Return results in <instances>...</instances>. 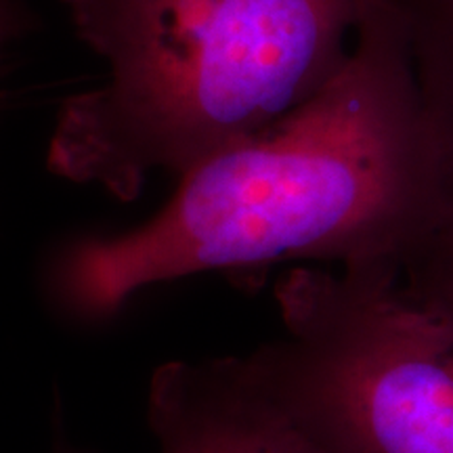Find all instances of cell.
Here are the masks:
<instances>
[{
    "instance_id": "obj_1",
    "label": "cell",
    "mask_w": 453,
    "mask_h": 453,
    "mask_svg": "<svg viewBox=\"0 0 453 453\" xmlns=\"http://www.w3.org/2000/svg\"><path fill=\"white\" fill-rule=\"evenodd\" d=\"M451 196L403 32L387 0H372L347 65L313 101L185 173L147 223L67 243L49 290L97 321L143 288L203 271L401 263Z\"/></svg>"
},
{
    "instance_id": "obj_2",
    "label": "cell",
    "mask_w": 453,
    "mask_h": 453,
    "mask_svg": "<svg viewBox=\"0 0 453 453\" xmlns=\"http://www.w3.org/2000/svg\"><path fill=\"white\" fill-rule=\"evenodd\" d=\"M99 81L61 107L50 173L133 200L313 101L372 0H61Z\"/></svg>"
},
{
    "instance_id": "obj_3",
    "label": "cell",
    "mask_w": 453,
    "mask_h": 453,
    "mask_svg": "<svg viewBox=\"0 0 453 453\" xmlns=\"http://www.w3.org/2000/svg\"><path fill=\"white\" fill-rule=\"evenodd\" d=\"M283 334L254 350L267 387L319 453H453V315L399 263L288 271Z\"/></svg>"
},
{
    "instance_id": "obj_4",
    "label": "cell",
    "mask_w": 453,
    "mask_h": 453,
    "mask_svg": "<svg viewBox=\"0 0 453 453\" xmlns=\"http://www.w3.org/2000/svg\"><path fill=\"white\" fill-rule=\"evenodd\" d=\"M147 418L160 453H319L248 355L162 365Z\"/></svg>"
},
{
    "instance_id": "obj_5",
    "label": "cell",
    "mask_w": 453,
    "mask_h": 453,
    "mask_svg": "<svg viewBox=\"0 0 453 453\" xmlns=\"http://www.w3.org/2000/svg\"><path fill=\"white\" fill-rule=\"evenodd\" d=\"M403 32L426 124L453 170V0H387Z\"/></svg>"
},
{
    "instance_id": "obj_6",
    "label": "cell",
    "mask_w": 453,
    "mask_h": 453,
    "mask_svg": "<svg viewBox=\"0 0 453 453\" xmlns=\"http://www.w3.org/2000/svg\"><path fill=\"white\" fill-rule=\"evenodd\" d=\"M399 273L413 294L453 315V196L437 223L401 258Z\"/></svg>"
},
{
    "instance_id": "obj_7",
    "label": "cell",
    "mask_w": 453,
    "mask_h": 453,
    "mask_svg": "<svg viewBox=\"0 0 453 453\" xmlns=\"http://www.w3.org/2000/svg\"><path fill=\"white\" fill-rule=\"evenodd\" d=\"M17 21H19V13L15 9V0H0V57H3V49L7 42L15 36Z\"/></svg>"
},
{
    "instance_id": "obj_8",
    "label": "cell",
    "mask_w": 453,
    "mask_h": 453,
    "mask_svg": "<svg viewBox=\"0 0 453 453\" xmlns=\"http://www.w3.org/2000/svg\"><path fill=\"white\" fill-rule=\"evenodd\" d=\"M55 453H82V451L73 449V447H70V445H67V443H59V445H57Z\"/></svg>"
}]
</instances>
